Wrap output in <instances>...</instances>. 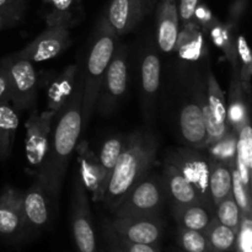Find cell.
<instances>
[{
  "label": "cell",
  "mask_w": 252,
  "mask_h": 252,
  "mask_svg": "<svg viewBox=\"0 0 252 252\" xmlns=\"http://www.w3.org/2000/svg\"><path fill=\"white\" fill-rule=\"evenodd\" d=\"M56 113L51 111L38 112L36 107L32 108L26 122V139H25V153L29 166L34 175L38 174L46 160L51 140Z\"/></svg>",
  "instance_id": "obj_7"
},
{
  "label": "cell",
  "mask_w": 252,
  "mask_h": 252,
  "mask_svg": "<svg viewBox=\"0 0 252 252\" xmlns=\"http://www.w3.org/2000/svg\"><path fill=\"white\" fill-rule=\"evenodd\" d=\"M0 236L12 243L27 239L22 192L10 185H5L0 192Z\"/></svg>",
  "instance_id": "obj_15"
},
{
  "label": "cell",
  "mask_w": 252,
  "mask_h": 252,
  "mask_svg": "<svg viewBox=\"0 0 252 252\" xmlns=\"http://www.w3.org/2000/svg\"><path fill=\"white\" fill-rule=\"evenodd\" d=\"M21 2H27V0H0V7L11 6V5L21 4Z\"/></svg>",
  "instance_id": "obj_45"
},
{
  "label": "cell",
  "mask_w": 252,
  "mask_h": 252,
  "mask_svg": "<svg viewBox=\"0 0 252 252\" xmlns=\"http://www.w3.org/2000/svg\"><path fill=\"white\" fill-rule=\"evenodd\" d=\"M71 231L78 252H98L96 234L91 218L88 189L80 176L76 174L74 181L73 202H71Z\"/></svg>",
  "instance_id": "obj_8"
},
{
  "label": "cell",
  "mask_w": 252,
  "mask_h": 252,
  "mask_svg": "<svg viewBox=\"0 0 252 252\" xmlns=\"http://www.w3.org/2000/svg\"><path fill=\"white\" fill-rule=\"evenodd\" d=\"M214 217H216L219 223L238 231L243 213H241L240 208L236 204L233 194H230L225 199H223V201H220L218 204L214 206Z\"/></svg>",
  "instance_id": "obj_34"
},
{
  "label": "cell",
  "mask_w": 252,
  "mask_h": 252,
  "mask_svg": "<svg viewBox=\"0 0 252 252\" xmlns=\"http://www.w3.org/2000/svg\"><path fill=\"white\" fill-rule=\"evenodd\" d=\"M172 214L176 219L177 226L204 233L214 219V208L203 202H196L172 207Z\"/></svg>",
  "instance_id": "obj_23"
},
{
  "label": "cell",
  "mask_w": 252,
  "mask_h": 252,
  "mask_svg": "<svg viewBox=\"0 0 252 252\" xmlns=\"http://www.w3.org/2000/svg\"><path fill=\"white\" fill-rule=\"evenodd\" d=\"M78 153L79 170L78 175L80 176L84 186L93 196L94 202H102L106 192V186L103 185L101 176L100 165H98L97 155L90 149L88 143H81L75 148Z\"/></svg>",
  "instance_id": "obj_17"
},
{
  "label": "cell",
  "mask_w": 252,
  "mask_h": 252,
  "mask_svg": "<svg viewBox=\"0 0 252 252\" xmlns=\"http://www.w3.org/2000/svg\"><path fill=\"white\" fill-rule=\"evenodd\" d=\"M10 80V103L16 111H31L38 97L37 71L33 63L12 54L4 58Z\"/></svg>",
  "instance_id": "obj_6"
},
{
  "label": "cell",
  "mask_w": 252,
  "mask_h": 252,
  "mask_svg": "<svg viewBox=\"0 0 252 252\" xmlns=\"http://www.w3.org/2000/svg\"><path fill=\"white\" fill-rule=\"evenodd\" d=\"M236 53H238V71L239 78H240L241 85L244 91L248 95L251 96V79H252V57L244 34H239L236 38Z\"/></svg>",
  "instance_id": "obj_33"
},
{
  "label": "cell",
  "mask_w": 252,
  "mask_h": 252,
  "mask_svg": "<svg viewBox=\"0 0 252 252\" xmlns=\"http://www.w3.org/2000/svg\"><path fill=\"white\" fill-rule=\"evenodd\" d=\"M204 126L207 132V145L219 139L229 129L226 123V100L216 75L209 71L204 93L202 96Z\"/></svg>",
  "instance_id": "obj_13"
},
{
  "label": "cell",
  "mask_w": 252,
  "mask_h": 252,
  "mask_svg": "<svg viewBox=\"0 0 252 252\" xmlns=\"http://www.w3.org/2000/svg\"><path fill=\"white\" fill-rule=\"evenodd\" d=\"M246 96L248 95L244 91L240 78H239V71L238 69H235L231 74L229 97L226 102V123H228V127L236 133L246 123L251 122Z\"/></svg>",
  "instance_id": "obj_21"
},
{
  "label": "cell",
  "mask_w": 252,
  "mask_h": 252,
  "mask_svg": "<svg viewBox=\"0 0 252 252\" xmlns=\"http://www.w3.org/2000/svg\"><path fill=\"white\" fill-rule=\"evenodd\" d=\"M231 194L235 199L236 204L240 208L243 216L252 217V201L251 189L241 181L238 171L234 167L233 170V185H231Z\"/></svg>",
  "instance_id": "obj_36"
},
{
  "label": "cell",
  "mask_w": 252,
  "mask_h": 252,
  "mask_svg": "<svg viewBox=\"0 0 252 252\" xmlns=\"http://www.w3.org/2000/svg\"><path fill=\"white\" fill-rule=\"evenodd\" d=\"M125 139L126 137H123V135H113V137L107 138L102 143L100 152L97 154L101 176H102V181L106 186V189H107L108 182L112 176L113 169L118 161V158H120L123 147H125Z\"/></svg>",
  "instance_id": "obj_29"
},
{
  "label": "cell",
  "mask_w": 252,
  "mask_h": 252,
  "mask_svg": "<svg viewBox=\"0 0 252 252\" xmlns=\"http://www.w3.org/2000/svg\"><path fill=\"white\" fill-rule=\"evenodd\" d=\"M78 74V66L70 65L61 75L57 76L48 90V111L56 115L61 111L75 89Z\"/></svg>",
  "instance_id": "obj_25"
},
{
  "label": "cell",
  "mask_w": 252,
  "mask_h": 252,
  "mask_svg": "<svg viewBox=\"0 0 252 252\" xmlns=\"http://www.w3.org/2000/svg\"><path fill=\"white\" fill-rule=\"evenodd\" d=\"M176 239L182 252H212L206 235L202 231L177 226Z\"/></svg>",
  "instance_id": "obj_35"
},
{
  "label": "cell",
  "mask_w": 252,
  "mask_h": 252,
  "mask_svg": "<svg viewBox=\"0 0 252 252\" xmlns=\"http://www.w3.org/2000/svg\"><path fill=\"white\" fill-rule=\"evenodd\" d=\"M83 76L79 70L75 89L57 113L49 140L48 153L36 177L54 199L58 198L68 169L69 160L78 145L83 130Z\"/></svg>",
  "instance_id": "obj_1"
},
{
  "label": "cell",
  "mask_w": 252,
  "mask_h": 252,
  "mask_svg": "<svg viewBox=\"0 0 252 252\" xmlns=\"http://www.w3.org/2000/svg\"><path fill=\"white\" fill-rule=\"evenodd\" d=\"M106 236H107V240H108V246H110V252H123L121 250V248L118 246L117 241H116V239L113 238L112 233H111L110 230H108L107 228H106Z\"/></svg>",
  "instance_id": "obj_44"
},
{
  "label": "cell",
  "mask_w": 252,
  "mask_h": 252,
  "mask_svg": "<svg viewBox=\"0 0 252 252\" xmlns=\"http://www.w3.org/2000/svg\"><path fill=\"white\" fill-rule=\"evenodd\" d=\"M54 201L53 196L37 177L29 189L22 193V212L27 238H33L51 224Z\"/></svg>",
  "instance_id": "obj_10"
},
{
  "label": "cell",
  "mask_w": 252,
  "mask_h": 252,
  "mask_svg": "<svg viewBox=\"0 0 252 252\" xmlns=\"http://www.w3.org/2000/svg\"><path fill=\"white\" fill-rule=\"evenodd\" d=\"M161 79V62L154 51H148L140 63V88H142L143 108L147 117L152 115L157 101Z\"/></svg>",
  "instance_id": "obj_20"
},
{
  "label": "cell",
  "mask_w": 252,
  "mask_h": 252,
  "mask_svg": "<svg viewBox=\"0 0 252 252\" xmlns=\"http://www.w3.org/2000/svg\"><path fill=\"white\" fill-rule=\"evenodd\" d=\"M234 252H252V220L251 217H241L236 233V245Z\"/></svg>",
  "instance_id": "obj_38"
},
{
  "label": "cell",
  "mask_w": 252,
  "mask_h": 252,
  "mask_svg": "<svg viewBox=\"0 0 252 252\" xmlns=\"http://www.w3.org/2000/svg\"><path fill=\"white\" fill-rule=\"evenodd\" d=\"M26 9L27 2L0 7V31L19 25L24 20Z\"/></svg>",
  "instance_id": "obj_37"
},
{
  "label": "cell",
  "mask_w": 252,
  "mask_h": 252,
  "mask_svg": "<svg viewBox=\"0 0 252 252\" xmlns=\"http://www.w3.org/2000/svg\"><path fill=\"white\" fill-rule=\"evenodd\" d=\"M249 0H233V2L229 6L228 11V20H226L225 25L230 27L231 30H235L240 24L241 19L245 15L246 9H248Z\"/></svg>",
  "instance_id": "obj_39"
},
{
  "label": "cell",
  "mask_w": 252,
  "mask_h": 252,
  "mask_svg": "<svg viewBox=\"0 0 252 252\" xmlns=\"http://www.w3.org/2000/svg\"><path fill=\"white\" fill-rule=\"evenodd\" d=\"M128 81V53L125 44L117 43L103 74L98 91L96 108L101 116L112 115L122 101L127 91Z\"/></svg>",
  "instance_id": "obj_5"
},
{
  "label": "cell",
  "mask_w": 252,
  "mask_h": 252,
  "mask_svg": "<svg viewBox=\"0 0 252 252\" xmlns=\"http://www.w3.org/2000/svg\"><path fill=\"white\" fill-rule=\"evenodd\" d=\"M202 29L196 21L182 24V30L177 34L174 51H177L182 59L196 61L203 53L204 42L202 38Z\"/></svg>",
  "instance_id": "obj_24"
},
{
  "label": "cell",
  "mask_w": 252,
  "mask_h": 252,
  "mask_svg": "<svg viewBox=\"0 0 252 252\" xmlns=\"http://www.w3.org/2000/svg\"><path fill=\"white\" fill-rule=\"evenodd\" d=\"M19 128V115L10 102H0V161L10 157Z\"/></svg>",
  "instance_id": "obj_27"
},
{
  "label": "cell",
  "mask_w": 252,
  "mask_h": 252,
  "mask_svg": "<svg viewBox=\"0 0 252 252\" xmlns=\"http://www.w3.org/2000/svg\"><path fill=\"white\" fill-rule=\"evenodd\" d=\"M110 230V229H108ZM111 231V230H110ZM112 233V231H111ZM113 238L117 241L118 246L123 252H161L160 250V245H150V244H137V243H129V241L122 240V239L117 238L115 234L112 233Z\"/></svg>",
  "instance_id": "obj_41"
},
{
  "label": "cell",
  "mask_w": 252,
  "mask_h": 252,
  "mask_svg": "<svg viewBox=\"0 0 252 252\" xmlns=\"http://www.w3.org/2000/svg\"><path fill=\"white\" fill-rule=\"evenodd\" d=\"M47 26H61L70 30L83 19L80 0H42Z\"/></svg>",
  "instance_id": "obj_22"
},
{
  "label": "cell",
  "mask_w": 252,
  "mask_h": 252,
  "mask_svg": "<svg viewBox=\"0 0 252 252\" xmlns=\"http://www.w3.org/2000/svg\"><path fill=\"white\" fill-rule=\"evenodd\" d=\"M204 86H194L180 108L179 125L181 137L187 147L204 150L207 147V132L202 111V96Z\"/></svg>",
  "instance_id": "obj_11"
},
{
  "label": "cell",
  "mask_w": 252,
  "mask_h": 252,
  "mask_svg": "<svg viewBox=\"0 0 252 252\" xmlns=\"http://www.w3.org/2000/svg\"><path fill=\"white\" fill-rule=\"evenodd\" d=\"M180 31V19L176 0H160L157 10L158 46L165 53L175 49Z\"/></svg>",
  "instance_id": "obj_18"
},
{
  "label": "cell",
  "mask_w": 252,
  "mask_h": 252,
  "mask_svg": "<svg viewBox=\"0 0 252 252\" xmlns=\"http://www.w3.org/2000/svg\"><path fill=\"white\" fill-rule=\"evenodd\" d=\"M158 148L157 137L147 130H138L126 137L125 147L102 199L107 208L112 211L137 182L150 174Z\"/></svg>",
  "instance_id": "obj_2"
},
{
  "label": "cell",
  "mask_w": 252,
  "mask_h": 252,
  "mask_svg": "<svg viewBox=\"0 0 252 252\" xmlns=\"http://www.w3.org/2000/svg\"><path fill=\"white\" fill-rule=\"evenodd\" d=\"M211 160V159H209ZM235 165L223 164V162L211 160L209 171V194L213 206L225 199L231 194L233 185V170Z\"/></svg>",
  "instance_id": "obj_26"
},
{
  "label": "cell",
  "mask_w": 252,
  "mask_h": 252,
  "mask_svg": "<svg viewBox=\"0 0 252 252\" xmlns=\"http://www.w3.org/2000/svg\"><path fill=\"white\" fill-rule=\"evenodd\" d=\"M158 4V0H144V5H145V12L149 14L152 12V10L154 9L155 5Z\"/></svg>",
  "instance_id": "obj_46"
},
{
  "label": "cell",
  "mask_w": 252,
  "mask_h": 252,
  "mask_svg": "<svg viewBox=\"0 0 252 252\" xmlns=\"http://www.w3.org/2000/svg\"><path fill=\"white\" fill-rule=\"evenodd\" d=\"M177 252H180V251H177Z\"/></svg>",
  "instance_id": "obj_47"
},
{
  "label": "cell",
  "mask_w": 252,
  "mask_h": 252,
  "mask_svg": "<svg viewBox=\"0 0 252 252\" xmlns=\"http://www.w3.org/2000/svg\"><path fill=\"white\" fill-rule=\"evenodd\" d=\"M69 29L61 26H47L38 36L34 37L21 51L15 53L32 63L49 61L61 56L70 46Z\"/></svg>",
  "instance_id": "obj_14"
},
{
  "label": "cell",
  "mask_w": 252,
  "mask_h": 252,
  "mask_svg": "<svg viewBox=\"0 0 252 252\" xmlns=\"http://www.w3.org/2000/svg\"><path fill=\"white\" fill-rule=\"evenodd\" d=\"M165 199L166 193L162 177L148 174L127 192L112 209V213L115 217L160 216Z\"/></svg>",
  "instance_id": "obj_4"
},
{
  "label": "cell",
  "mask_w": 252,
  "mask_h": 252,
  "mask_svg": "<svg viewBox=\"0 0 252 252\" xmlns=\"http://www.w3.org/2000/svg\"><path fill=\"white\" fill-rule=\"evenodd\" d=\"M235 169L241 181L250 187L252 169V130L251 122L246 123L238 132Z\"/></svg>",
  "instance_id": "obj_28"
},
{
  "label": "cell",
  "mask_w": 252,
  "mask_h": 252,
  "mask_svg": "<svg viewBox=\"0 0 252 252\" xmlns=\"http://www.w3.org/2000/svg\"><path fill=\"white\" fill-rule=\"evenodd\" d=\"M118 38L120 37L116 36L100 17L86 54L85 64L80 70L83 76V106H81L83 129L88 127L89 121L94 111L96 110V101H97L101 81L115 53Z\"/></svg>",
  "instance_id": "obj_3"
},
{
  "label": "cell",
  "mask_w": 252,
  "mask_h": 252,
  "mask_svg": "<svg viewBox=\"0 0 252 252\" xmlns=\"http://www.w3.org/2000/svg\"><path fill=\"white\" fill-rule=\"evenodd\" d=\"M211 36L214 44L223 51L224 56L230 63L231 69H238V53H236V43L233 36V30L225 24L217 21L211 30Z\"/></svg>",
  "instance_id": "obj_32"
},
{
  "label": "cell",
  "mask_w": 252,
  "mask_h": 252,
  "mask_svg": "<svg viewBox=\"0 0 252 252\" xmlns=\"http://www.w3.org/2000/svg\"><path fill=\"white\" fill-rule=\"evenodd\" d=\"M202 150L193 148H181L174 154L170 155L167 160L172 162L184 176L191 182L197 189L204 203L214 208L209 194V171H211V160L208 157L201 154Z\"/></svg>",
  "instance_id": "obj_12"
},
{
  "label": "cell",
  "mask_w": 252,
  "mask_h": 252,
  "mask_svg": "<svg viewBox=\"0 0 252 252\" xmlns=\"http://www.w3.org/2000/svg\"><path fill=\"white\" fill-rule=\"evenodd\" d=\"M236 140H238V133L229 128L219 139L207 145L206 149L208 150V158L223 164L235 165Z\"/></svg>",
  "instance_id": "obj_31"
},
{
  "label": "cell",
  "mask_w": 252,
  "mask_h": 252,
  "mask_svg": "<svg viewBox=\"0 0 252 252\" xmlns=\"http://www.w3.org/2000/svg\"><path fill=\"white\" fill-rule=\"evenodd\" d=\"M0 102H10V80L4 59L0 61Z\"/></svg>",
  "instance_id": "obj_43"
},
{
  "label": "cell",
  "mask_w": 252,
  "mask_h": 252,
  "mask_svg": "<svg viewBox=\"0 0 252 252\" xmlns=\"http://www.w3.org/2000/svg\"><path fill=\"white\" fill-rule=\"evenodd\" d=\"M145 12L144 0H111L101 19L117 37L132 32Z\"/></svg>",
  "instance_id": "obj_16"
},
{
  "label": "cell",
  "mask_w": 252,
  "mask_h": 252,
  "mask_svg": "<svg viewBox=\"0 0 252 252\" xmlns=\"http://www.w3.org/2000/svg\"><path fill=\"white\" fill-rule=\"evenodd\" d=\"M236 233L229 226L219 223L214 217L213 220L204 230L212 252H234L236 245Z\"/></svg>",
  "instance_id": "obj_30"
},
{
  "label": "cell",
  "mask_w": 252,
  "mask_h": 252,
  "mask_svg": "<svg viewBox=\"0 0 252 252\" xmlns=\"http://www.w3.org/2000/svg\"><path fill=\"white\" fill-rule=\"evenodd\" d=\"M106 228L122 240L150 245H160L165 230L161 216L115 217Z\"/></svg>",
  "instance_id": "obj_9"
},
{
  "label": "cell",
  "mask_w": 252,
  "mask_h": 252,
  "mask_svg": "<svg viewBox=\"0 0 252 252\" xmlns=\"http://www.w3.org/2000/svg\"><path fill=\"white\" fill-rule=\"evenodd\" d=\"M202 2V0H180L177 5L179 19L182 24H186L193 20V14L196 7Z\"/></svg>",
  "instance_id": "obj_42"
},
{
  "label": "cell",
  "mask_w": 252,
  "mask_h": 252,
  "mask_svg": "<svg viewBox=\"0 0 252 252\" xmlns=\"http://www.w3.org/2000/svg\"><path fill=\"white\" fill-rule=\"evenodd\" d=\"M193 21H196L202 30L209 31V30L213 27V25L217 22V19L213 16V14H212V11L209 10V7L201 2V4L196 7V10H194Z\"/></svg>",
  "instance_id": "obj_40"
},
{
  "label": "cell",
  "mask_w": 252,
  "mask_h": 252,
  "mask_svg": "<svg viewBox=\"0 0 252 252\" xmlns=\"http://www.w3.org/2000/svg\"><path fill=\"white\" fill-rule=\"evenodd\" d=\"M162 182H164L165 193L171 201L172 207L203 202L197 189L170 160H166L165 164Z\"/></svg>",
  "instance_id": "obj_19"
}]
</instances>
